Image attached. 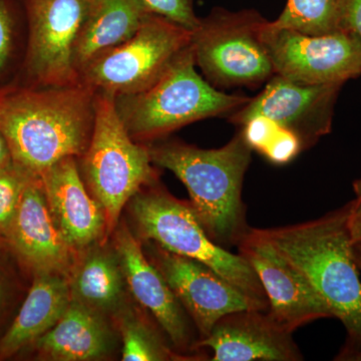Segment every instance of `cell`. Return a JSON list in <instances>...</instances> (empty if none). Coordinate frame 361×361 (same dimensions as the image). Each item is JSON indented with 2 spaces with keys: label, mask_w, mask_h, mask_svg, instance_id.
I'll return each mask as SVG.
<instances>
[{
  "label": "cell",
  "mask_w": 361,
  "mask_h": 361,
  "mask_svg": "<svg viewBox=\"0 0 361 361\" xmlns=\"http://www.w3.org/2000/svg\"><path fill=\"white\" fill-rule=\"evenodd\" d=\"M71 301L68 276L37 273L20 313L0 341V356L13 355L37 341L61 319Z\"/></svg>",
  "instance_id": "cell-19"
},
{
  "label": "cell",
  "mask_w": 361,
  "mask_h": 361,
  "mask_svg": "<svg viewBox=\"0 0 361 361\" xmlns=\"http://www.w3.org/2000/svg\"><path fill=\"white\" fill-rule=\"evenodd\" d=\"M90 0H32L30 66L42 84L66 87L78 84L73 61L75 42Z\"/></svg>",
  "instance_id": "cell-12"
},
{
  "label": "cell",
  "mask_w": 361,
  "mask_h": 361,
  "mask_svg": "<svg viewBox=\"0 0 361 361\" xmlns=\"http://www.w3.org/2000/svg\"><path fill=\"white\" fill-rule=\"evenodd\" d=\"M132 211L144 238L177 255L203 263L261 310H269L264 289L248 261L213 241L191 204L155 189L135 195Z\"/></svg>",
  "instance_id": "cell-6"
},
{
  "label": "cell",
  "mask_w": 361,
  "mask_h": 361,
  "mask_svg": "<svg viewBox=\"0 0 361 361\" xmlns=\"http://www.w3.org/2000/svg\"><path fill=\"white\" fill-rule=\"evenodd\" d=\"M68 275L71 300L90 310H114L122 300L125 277L116 254L92 248Z\"/></svg>",
  "instance_id": "cell-21"
},
{
  "label": "cell",
  "mask_w": 361,
  "mask_h": 361,
  "mask_svg": "<svg viewBox=\"0 0 361 361\" xmlns=\"http://www.w3.org/2000/svg\"><path fill=\"white\" fill-rule=\"evenodd\" d=\"M251 152L242 132L219 149H199L179 142L149 149L153 163L174 173L186 186L202 226L222 247L238 245L250 229L242 187Z\"/></svg>",
  "instance_id": "cell-3"
},
{
  "label": "cell",
  "mask_w": 361,
  "mask_h": 361,
  "mask_svg": "<svg viewBox=\"0 0 361 361\" xmlns=\"http://www.w3.org/2000/svg\"><path fill=\"white\" fill-rule=\"evenodd\" d=\"M264 289L271 317L293 334L320 318L332 317L329 306L308 280L265 236L262 229H249L238 245Z\"/></svg>",
  "instance_id": "cell-10"
},
{
  "label": "cell",
  "mask_w": 361,
  "mask_h": 361,
  "mask_svg": "<svg viewBox=\"0 0 361 361\" xmlns=\"http://www.w3.org/2000/svg\"><path fill=\"white\" fill-rule=\"evenodd\" d=\"M82 157L85 184L103 208L108 238L126 204L156 180L149 149L133 141L113 94L99 92L94 97V128Z\"/></svg>",
  "instance_id": "cell-5"
},
{
  "label": "cell",
  "mask_w": 361,
  "mask_h": 361,
  "mask_svg": "<svg viewBox=\"0 0 361 361\" xmlns=\"http://www.w3.org/2000/svg\"><path fill=\"white\" fill-rule=\"evenodd\" d=\"M115 249L130 293L137 303L153 314L173 345L184 350L189 346L190 336L182 305L126 226L116 232Z\"/></svg>",
  "instance_id": "cell-17"
},
{
  "label": "cell",
  "mask_w": 361,
  "mask_h": 361,
  "mask_svg": "<svg viewBox=\"0 0 361 361\" xmlns=\"http://www.w3.org/2000/svg\"><path fill=\"white\" fill-rule=\"evenodd\" d=\"M261 37L275 75L299 85H343L361 75V39L351 30L312 35L265 20Z\"/></svg>",
  "instance_id": "cell-9"
},
{
  "label": "cell",
  "mask_w": 361,
  "mask_h": 361,
  "mask_svg": "<svg viewBox=\"0 0 361 361\" xmlns=\"http://www.w3.org/2000/svg\"><path fill=\"white\" fill-rule=\"evenodd\" d=\"M7 168H0V227H9L13 222L27 180Z\"/></svg>",
  "instance_id": "cell-25"
},
{
  "label": "cell",
  "mask_w": 361,
  "mask_h": 361,
  "mask_svg": "<svg viewBox=\"0 0 361 361\" xmlns=\"http://www.w3.org/2000/svg\"><path fill=\"white\" fill-rule=\"evenodd\" d=\"M355 198L350 202V215H361V176L353 184Z\"/></svg>",
  "instance_id": "cell-29"
},
{
  "label": "cell",
  "mask_w": 361,
  "mask_h": 361,
  "mask_svg": "<svg viewBox=\"0 0 361 361\" xmlns=\"http://www.w3.org/2000/svg\"><path fill=\"white\" fill-rule=\"evenodd\" d=\"M196 348H210L212 361L303 360L292 332L278 324L268 310L228 313Z\"/></svg>",
  "instance_id": "cell-14"
},
{
  "label": "cell",
  "mask_w": 361,
  "mask_h": 361,
  "mask_svg": "<svg viewBox=\"0 0 361 361\" xmlns=\"http://www.w3.org/2000/svg\"><path fill=\"white\" fill-rule=\"evenodd\" d=\"M123 361H161L173 357L170 349L140 320L126 317L121 323Z\"/></svg>",
  "instance_id": "cell-23"
},
{
  "label": "cell",
  "mask_w": 361,
  "mask_h": 361,
  "mask_svg": "<svg viewBox=\"0 0 361 361\" xmlns=\"http://www.w3.org/2000/svg\"><path fill=\"white\" fill-rule=\"evenodd\" d=\"M355 254L356 264H357L358 269L361 271V247L355 245Z\"/></svg>",
  "instance_id": "cell-31"
},
{
  "label": "cell",
  "mask_w": 361,
  "mask_h": 361,
  "mask_svg": "<svg viewBox=\"0 0 361 361\" xmlns=\"http://www.w3.org/2000/svg\"><path fill=\"white\" fill-rule=\"evenodd\" d=\"M343 85H305L274 75L257 97L231 115L242 126L255 116H265L301 140L304 149L331 130L337 96Z\"/></svg>",
  "instance_id": "cell-11"
},
{
  "label": "cell",
  "mask_w": 361,
  "mask_h": 361,
  "mask_svg": "<svg viewBox=\"0 0 361 361\" xmlns=\"http://www.w3.org/2000/svg\"><path fill=\"white\" fill-rule=\"evenodd\" d=\"M195 66L191 42L155 84L115 97L116 110L133 139H157L197 121L232 115L250 101L216 90Z\"/></svg>",
  "instance_id": "cell-4"
},
{
  "label": "cell",
  "mask_w": 361,
  "mask_h": 361,
  "mask_svg": "<svg viewBox=\"0 0 361 361\" xmlns=\"http://www.w3.org/2000/svg\"><path fill=\"white\" fill-rule=\"evenodd\" d=\"M11 20L6 7L0 2V70L8 58L11 47Z\"/></svg>",
  "instance_id": "cell-27"
},
{
  "label": "cell",
  "mask_w": 361,
  "mask_h": 361,
  "mask_svg": "<svg viewBox=\"0 0 361 361\" xmlns=\"http://www.w3.org/2000/svg\"><path fill=\"white\" fill-rule=\"evenodd\" d=\"M348 225L353 244L361 247V215L353 216L349 213Z\"/></svg>",
  "instance_id": "cell-28"
},
{
  "label": "cell",
  "mask_w": 361,
  "mask_h": 361,
  "mask_svg": "<svg viewBox=\"0 0 361 361\" xmlns=\"http://www.w3.org/2000/svg\"><path fill=\"white\" fill-rule=\"evenodd\" d=\"M192 33L151 13L132 39L99 54L80 71L84 84L115 97L148 89L191 44Z\"/></svg>",
  "instance_id": "cell-7"
},
{
  "label": "cell",
  "mask_w": 361,
  "mask_h": 361,
  "mask_svg": "<svg viewBox=\"0 0 361 361\" xmlns=\"http://www.w3.org/2000/svg\"><path fill=\"white\" fill-rule=\"evenodd\" d=\"M350 204L319 219L262 229L305 276L348 332L344 360H361V281L348 219Z\"/></svg>",
  "instance_id": "cell-1"
},
{
  "label": "cell",
  "mask_w": 361,
  "mask_h": 361,
  "mask_svg": "<svg viewBox=\"0 0 361 361\" xmlns=\"http://www.w3.org/2000/svg\"><path fill=\"white\" fill-rule=\"evenodd\" d=\"M155 245L152 263L191 315L201 339L208 336L214 325L228 313L263 310L208 266Z\"/></svg>",
  "instance_id": "cell-13"
},
{
  "label": "cell",
  "mask_w": 361,
  "mask_h": 361,
  "mask_svg": "<svg viewBox=\"0 0 361 361\" xmlns=\"http://www.w3.org/2000/svg\"><path fill=\"white\" fill-rule=\"evenodd\" d=\"M339 4L341 0H288L283 13L273 23L306 35L336 32L341 30Z\"/></svg>",
  "instance_id": "cell-22"
},
{
  "label": "cell",
  "mask_w": 361,
  "mask_h": 361,
  "mask_svg": "<svg viewBox=\"0 0 361 361\" xmlns=\"http://www.w3.org/2000/svg\"><path fill=\"white\" fill-rule=\"evenodd\" d=\"M339 23L341 30H351L361 39V0H341Z\"/></svg>",
  "instance_id": "cell-26"
},
{
  "label": "cell",
  "mask_w": 361,
  "mask_h": 361,
  "mask_svg": "<svg viewBox=\"0 0 361 361\" xmlns=\"http://www.w3.org/2000/svg\"><path fill=\"white\" fill-rule=\"evenodd\" d=\"M152 13L173 21L195 32L200 25V20L195 16L191 0H142Z\"/></svg>",
  "instance_id": "cell-24"
},
{
  "label": "cell",
  "mask_w": 361,
  "mask_h": 361,
  "mask_svg": "<svg viewBox=\"0 0 361 361\" xmlns=\"http://www.w3.org/2000/svg\"><path fill=\"white\" fill-rule=\"evenodd\" d=\"M9 228L14 247L35 272L68 276L75 251L52 218L39 177L26 180Z\"/></svg>",
  "instance_id": "cell-16"
},
{
  "label": "cell",
  "mask_w": 361,
  "mask_h": 361,
  "mask_svg": "<svg viewBox=\"0 0 361 361\" xmlns=\"http://www.w3.org/2000/svg\"><path fill=\"white\" fill-rule=\"evenodd\" d=\"M94 97L92 87L78 82L0 101V130L26 174L40 177L59 161L84 155L94 128Z\"/></svg>",
  "instance_id": "cell-2"
},
{
  "label": "cell",
  "mask_w": 361,
  "mask_h": 361,
  "mask_svg": "<svg viewBox=\"0 0 361 361\" xmlns=\"http://www.w3.org/2000/svg\"><path fill=\"white\" fill-rule=\"evenodd\" d=\"M39 178L52 218L73 251L106 238L103 208L87 192L75 157L59 161Z\"/></svg>",
  "instance_id": "cell-15"
},
{
  "label": "cell",
  "mask_w": 361,
  "mask_h": 361,
  "mask_svg": "<svg viewBox=\"0 0 361 361\" xmlns=\"http://www.w3.org/2000/svg\"><path fill=\"white\" fill-rule=\"evenodd\" d=\"M151 13L142 0H90L73 52L78 75L99 54L132 39Z\"/></svg>",
  "instance_id": "cell-18"
},
{
  "label": "cell",
  "mask_w": 361,
  "mask_h": 361,
  "mask_svg": "<svg viewBox=\"0 0 361 361\" xmlns=\"http://www.w3.org/2000/svg\"><path fill=\"white\" fill-rule=\"evenodd\" d=\"M11 151H9L8 145L1 130H0V168L8 167L9 160H11Z\"/></svg>",
  "instance_id": "cell-30"
},
{
  "label": "cell",
  "mask_w": 361,
  "mask_h": 361,
  "mask_svg": "<svg viewBox=\"0 0 361 361\" xmlns=\"http://www.w3.org/2000/svg\"><path fill=\"white\" fill-rule=\"evenodd\" d=\"M110 341L99 312L71 300L56 324L37 339V348L52 360H94L108 353Z\"/></svg>",
  "instance_id": "cell-20"
},
{
  "label": "cell",
  "mask_w": 361,
  "mask_h": 361,
  "mask_svg": "<svg viewBox=\"0 0 361 361\" xmlns=\"http://www.w3.org/2000/svg\"><path fill=\"white\" fill-rule=\"evenodd\" d=\"M256 13H218L192 33L195 61L207 80L221 87L257 85L275 75Z\"/></svg>",
  "instance_id": "cell-8"
}]
</instances>
